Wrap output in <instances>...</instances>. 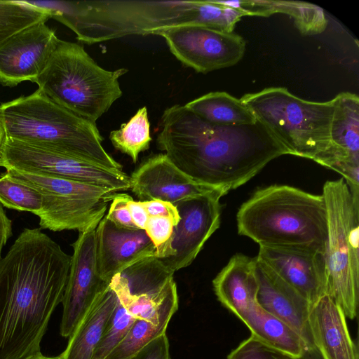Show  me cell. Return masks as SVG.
Instances as JSON below:
<instances>
[{
    "instance_id": "1",
    "label": "cell",
    "mask_w": 359,
    "mask_h": 359,
    "mask_svg": "<svg viewBox=\"0 0 359 359\" xmlns=\"http://www.w3.org/2000/svg\"><path fill=\"white\" fill-rule=\"evenodd\" d=\"M70 264L71 256L40 228H25L0 259V359L40 351Z\"/></svg>"
},
{
    "instance_id": "2",
    "label": "cell",
    "mask_w": 359,
    "mask_h": 359,
    "mask_svg": "<svg viewBox=\"0 0 359 359\" xmlns=\"http://www.w3.org/2000/svg\"><path fill=\"white\" fill-rule=\"evenodd\" d=\"M158 148L197 182L226 194L248 182L287 149L257 120L240 126L211 124L175 104L161 119Z\"/></svg>"
},
{
    "instance_id": "3",
    "label": "cell",
    "mask_w": 359,
    "mask_h": 359,
    "mask_svg": "<svg viewBox=\"0 0 359 359\" xmlns=\"http://www.w3.org/2000/svg\"><path fill=\"white\" fill-rule=\"evenodd\" d=\"M236 222L238 233L259 246L306 248L326 255L327 217L323 195L271 185L241 205Z\"/></svg>"
},
{
    "instance_id": "4",
    "label": "cell",
    "mask_w": 359,
    "mask_h": 359,
    "mask_svg": "<svg viewBox=\"0 0 359 359\" xmlns=\"http://www.w3.org/2000/svg\"><path fill=\"white\" fill-rule=\"evenodd\" d=\"M53 18L72 30L76 39L92 44L129 35H156L187 25L206 27L209 15L204 1H97L60 3Z\"/></svg>"
},
{
    "instance_id": "5",
    "label": "cell",
    "mask_w": 359,
    "mask_h": 359,
    "mask_svg": "<svg viewBox=\"0 0 359 359\" xmlns=\"http://www.w3.org/2000/svg\"><path fill=\"white\" fill-rule=\"evenodd\" d=\"M7 138L36 144L110 170L123 166L102 146L95 123L59 105L41 91L0 104Z\"/></svg>"
},
{
    "instance_id": "6",
    "label": "cell",
    "mask_w": 359,
    "mask_h": 359,
    "mask_svg": "<svg viewBox=\"0 0 359 359\" xmlns=\"http://www.w3.org/2000/svg\"><path fill=\"white\" fill-rule=\"evenodd\" d=\"M127 72L104 69L82 46L60 39L34 83L59 105L96 123L122 96L118 79Z\"/></svg>"
},
{
    "instance_id": "7",
    "label": "cell",
    "mask_w": 359,
    "mask_h": 359,
    "mask_svg": "<svg viewBox=\"0 0 359 359\" xmlns=\"http://www.w3.org/2000/svg\"><path fill=\"white\" fill-rule=\"evenodd\" d=\"M241 101L287 149L289 154L316 161L330 145L335 101L302 99L283 87L244 95Z\"/></svg>"
},
{
    "instance_id": "8",
    "label": "cell",
    "mask_w": 359,
    "mask_h": 359,
    "mask_svg": "<svg viewBox=\"0 0 359 359\" xmlns=\"http://www.w3.org/2000/svg\"><path fill=\"white\" fill-rule=\"evenodd\" d=\"M322 195L327 217V294L353 320L359 297V198L343 177L327 181Z\"/></svg>"
},
{
    "instance_id": "9",
    "label": "cell",
    "mask_w": 359,
    "mask_h": 359,
    "mask_svg": "<svg viewBox=\"0 0 359 359\" xmlns=\"http://www.w3.org/2000/svg\"><path fill=\"white\" fill-rule=\"evenodd\" d=\"M6 172L32 187L41 195V209L36 216L39 228L53 231L95 229L105 216L115 193L110 189L71 180L13 169Z\"/></svg>"
},
{
    "instance_id": "10",
    "label": "cell",
    "mask_w": 359,
    "mask_h": 359,
    "mask_svg": "<svg viewBox=\"0 0 359 359\" xmlns=\"http://www.w3.org/2000/svg\"><path fill=\"white\" fill-rule=\"evenodd\" d=\"M0 167L71 180L114 192L130 188V176L123 170H110L45 147L7 137L0 154Z\"/></svg>"
},
{
    "instance_id": "11",
    "label": "cell",
    "mask_w": 359,
    "mask_h": 359,
    "mask_svg": "<svg viewBox=\"0 0 359 359\" xmlns=\"http://www.w3.org/2000/svg\"><path fill=\"white\" fill-rule=\"evenodd\" d=\"M156 35L164 38L179 61L198 73L233 66L242 59L245 50V41L240 35L201 25L170 27Z\"/></svg>"
},
{
    "instance_id": "12",
    "label": "cell",
    "mask_w": 359,
    "mask_h": 359,
    "mask_svg": "<svg viewBox=\"0 0 359 359\" xmlns=\"http://www.w3.org/2000/svg\"><path fill=\"white\" fill-rule=\"evenodd\" d=\"M73 255L62 300L63 311L60 334L69 337L78 324L109 285L97 273L95 259V229L80 232L72 245Z\"/></svg>"
},
{
    "instance_id": "13",
    "label": "cell",
    "mask_w": 359,
    "mask_h": 359,
    "mask_svg": "<svg viewBox=\"0 0 359 359\" xmlns=\"http://www.w3.org/2000/svg\"><path fill=\"white\" fill-rule=\"evenodd\" d=\"M225 194L214 191L175 203L180 221L174 226L172 248L175 255L161 259L172 271L189 266L205 242L219 228V199Z\"/></svg>"
},
{
    "instance_id": "14",
    "label": "cell",
    "mask_w": 359,
    "mask_h": 359,
    "mask_svg": "<svg viewBox=\"0 0 359 359\" xmlns=\"http://www.w3.org/2000/svg\"><path fill=\"white\" fill-rule=\"evenodd\" d=\"M59 41L46 22L11 36L0 45V84L13 87L26 81L34 82Z\"/></svg>"
},
{
    "instance_id": "15",
    "label": "cell",
    "mask_w": 359,
    "mask_h": 359,
    "mask_svg": "<svg viewBox=\"0 0 359 359\" xmlns=\"http://www.w3.org/2000/svg\"><path fill=\"white\" fill-rule=\"evenodd\" d=\"M256 258L311 304L327 293L325 254L306 248L259 246Z\"/></svg>"
},
{
    "instance_id": "16",
    "label": "cell",
    "mask_w": 359,
    "mask_h": 359,
    "mask_svg": "<svg viewBox=\"0 0 359 359\" xmlns=\"http://www.w3.org/2000/svg\"><path fill=\"white\" fill-rule=\"evenodd\" d=\"M330 145L315 161L342 175L352 190L359 188V98L343 92L334 98Z\"/></svg>"
},
{
    "instance_id": "17",
    "label": "cell",
    "mask_w": 359,
    "mask_h": 359,
    "mask_svg": "<svg viewBox=\"0 0 359 359\" xmlns=\"http://www.w3.org/2000/svg\"><path fill=\"white\" fill-rule=\"evenodd\" d=\"M130 178V189L141 201L160 200L175 204L188 198L220 191L191 179L165 154L144 161Z\"/></svg>"
},
{
    "instance_id": "18",
    "label": "cell",
    "mask_w": 359,
    "mask_h": 359,
    "mask_svg": "<svg viewBox=\"0 0 359 359\" xmlns=\"http://www.w3.org/2000/svg\"><path fill=\"white\" fill-rule=\"evenodd\" d=\"M154 256L155 247L143 229L118 228L105 216L95 229L96 269L109 284L131 265Z\"/></svg>"
},
{
    "instance_id": "19",
    "label": "cell",
    "mask_w": 359,
    "mask_h": 359,
    "mask_svg": "<svg viewBox=\"0 0 359 359\" xmlns=\"http://www.w3.org/2000/svg\"><path fill=\"white\" fill-rule=\"evenodd\" d=\"M255 259L258 304L294 330L306 343L313 358L319 357L313 346L309 327L311 304L267 266Z\"/></svg>"
},
{
    "instance_id": "20",
    "label": "cell",
    "mask_w": 359,
    "mask_h": 359,
    "mask_svg": "<svg viewBox=\"0 0 359 359\" xmlns=\"http://www.w3.org/2000/svg\"><path fill=\"white\" fill-rule=\"evenodd\" d=\"M308 320L313 346L321 359H358L346 317L329 294L311 305Z\"/></svg>"
},
{
    "instance_id": "21",
    "label": "cell",
    "mask_w": 359,
    "mask_h": 359,
    "mask_svg": "<svg viewBox=\"0 0 359 359\" xmlns=\"http://www.w3.org/2000/svg\"><path fill=\"white\" fill-rule=\"evenodd\" d=\"M255 266V257L236 254L212 280L218 300L238 318L257 303Z\"/></svg>"
},
{
    "instance_id": "22",
    "label": "cell",
    "mask_w": 359,
    "mask_h": 359,
    "mask_svg": "<svg viewBox=\"0 0 359 359\" xmlns=\"http://www.w3.org/2000/svg\"><path fill=\"white\" fill-rule=\"evenodd\" d=\"M117 300L110 286L100 295L69 336L62 359H92Z\"/></svg>"
},
{
    "instance_id": "23",
    "label": "cell",
    "mask_w": 359,
    "mask_h": 359,
    "mask_svg": "<svg viewBox=\"0 0 359 359\" xmlns=\"http://www.w3.org/2000/svg\"><path fill=\"white\" fill-rule=\"evenodd\" d=\"M251 335L280 351L298 358H313L301 336L286 323L256 303L240 318Z\"/></svg>"
},
{
    "instance_id": "24",
    "label": "cell",
    "mask_w": 359,
    "mask_h": 359,
    "mask_svg": "<svg viewBox=\"0 0 359 359\" xmlns=\"http://www.w3.org/2000/svg\"><path fill=\"white\" fill-rule=\"evenodd\" d=\"M184 106L205 121L217 126H240L257 121L250 109L226 92H211Z\"/></svg>"
},
{
    "instance_id": "25",
    "label": "cell",
    "mask_w": 359,
    "mask_h": 359,
    "mask_svg": "<svg viewBox=\"0 0 359 359\" xmlns=\"http://www.w3.org/2000/svg\"><path fill=\"white\" fill-rule=\"evenodd\" d=\"M53 8L34 1H0V45L15 34L53 18Z\"/></svg>"
},
{
    "instance_id": "26",
    "label": "cell",
    "mask_w": 359,
    "mask_h": 359,
    "mask_svg": "<svg viewBox=\"0 0 359 359\" xmlns=\"http://www.w3.org/2000/svg\"><path fill=\"white\" fill-rule=\"evenodd\" d=\"M109 139L116 149L128 155L136 163L140 153L147 150L152 140L147 107L140 108L119 129L111 131Z\"/></svg>"
},
{
    "instance_id": "27",
    "label": "cell",
    "mask_w": 359,
    "mask_h": 359,
    "mask_svg": "<svg viewBox=\"0 0 359 359\" xmlns=\"http://www.w3.org/2000/svg\"><path fill=\"white\" fill-rule=\"evenodd\" d=\"M273 13H283L293 18L297 27L303 34L323 32L327 25L323 10L316 5L294 1H271Z\"/></svg>"
},
{
    "instance_id": "28",
    "label": "cell",
    "mask_w": 359,
    "mask_h": 359,
    "mask_svg": "<svg viewBox=\"0 0 359 359\" xmlns=\"http://www.w3.org/2000/svg\"><path fill=\"white\" fill-rule=\"evenodd\" d=\"M0 203L10 209L36 215L41 209L42 197L36 189L6 172L0 177Z\"/></svg>"
},
{
    "instance_id": "29",
    "label": "cell",
    "mask_w": 359,
    "mask_h": 359,
    "mask_svg": "<svg viewBox=\"0 0 359 359\" xmlns=\"http://www.w3.org/2000/svg\"><path fill=\"white\" fill-rule=\"evenodd\" d=\"M167 324L136 318L130 328L105 359H130L150 341L165 333Z\"/></svg>"
},
{
    "instance_id": "30",
    "label": "cell",
    "mask_w": 359,
    "mask_h": 359,
    "mask_svg": "<svg viewBox=\"0 0 359 359\" xmlns=\"http://www.w3.org/2000/svg\"><path fill=\"white\" fill-rule=\"evenodd\" d=\"M135 319L118 299L92 359H105L123 339Z\"/></svg>"
},
{
    "instance_id": "31",
    "label": "cell",
    "mask_w": 359,
    "mask_h": 359,
    "mask_svg": "<svg viewBox=\"0 0 359 359\" xmlns=\"http://www.w3.org/2000/svg\"><path fill=\"white\" fill-rule=\"evenodd\" d=\"M175 224L166 217H149L144 229L156 249V257L163 259L175 255L172 248Z\"/></svg>"
},
{
    "instance_id": "32",
    "label": "cell",
    "mask_w": 359,
    "mask_h": 359,
    "mask_svg": "<svg viewBox=\"0 0 359 359\" xmlns=\"http://www.w3.org/2000/svg\"><path fill=\"white\" fill-rule=\"evenodd\" d=\"M227 359H308L298 358L280 351L251 335L227 356Z\"/></svg>"
},
{
    "instance_id": "33",
    "label": "cell",
    "mask_w": 359,
    "mask_h": 359,
    "mask_svg": "<svg viewBox=\"0 0 359 359\" xmlns=\"http://www.w3.org/2000/svg\"><path fill=\"white\" fill-rule=\"evenodd\" d=\"M130 198L126 194L115 193L105 217L118 228L135 230L138 229L133 223L128 208Z\"/></svg>"
},
{
    "instance_id": "34",
    "label": "cell",
    "mask_w": 359,
    "mask_h": 359,
    "mask_svg": "<svg viewBox=\"0 0 359 359\" xmlns=\"http://www.w3.org/2000/svg\"><path fill=\"white\" fill-rule=\"evenodd\" d=\"M130 359H170L166 333L150 341Z\"/></svg>"
},
{
    "instance_id": "35",
    "label": "cell",
    "mask_w": 359,
    "mask_h": 359,
    "mask_svg": "<svg viewBox=\"0 0 359 359\" xmlns=\"http://www.w3.org/2000/svg\"><path fill=\"white\" fill-rule=\"evenodd\" d=\"M149 217H162L171 219L175 225L180 221V215L177 208L171 203L151 200L142 201Z\"/></svg>"
},
{
    "instance_id": "36",
    "label": "cell",
    "mask_w": 359,
    "mask_h": 359,
    "mask_svg": "<svg viewBox=\"0 0 359 359\" xmlns=\"http://www.w3.org/2000/svg\"><path fill=\"white\" fill-rule=\"evenodd\" d=\"M128 208L135 225L138 229L144 230L149 215L142 201H135L131 197L128 202Z\"/></svg>"
},
{
    "instance_id": "37",
    "label": "cell",
    "mask_w": 359,
    "mask_h": 359,
    "mask_svg": "<svg viewBox=\"0 0 359 359\" xmlns=\"http://www.w3.org/2000/svg\"><path fill=\"white\" fill-rule=\"evenodd\" d=\"M12 234V221L7 217L0 203V259L2 258V249Z\"/></svg>"
},
{
    "instance_id": "38",
    "label": "cell",
    "mask_w": 359,
    "mask_h": 359,
    "mask_svg": "<svg viewBox=\"0 0 359 359\" xmlns=\"http://www.w3.org/2000/svg\"><path fill=\"white\" fill-rule=\"evenodd\" d=\"M23 359H62L60 355L55 357H48L43 355L41 351L29 355Z\"/></svg>"
},
{
    "instance_id": "39",
    "label": "cell",
    "mask_w": 359,
    "mask_h": 359,
    "mask_svg": "<svg viewBox=\"0 0 359 359\" xmlns=\"http://www.w3.org/2000/svg\"><path fill=\"white\" fill-rule=\"evenodd\" d=\"M6 140V135L5 128L1 120V118L0 116V154L3 148V146L5 143V141Z\"/></svg>"
}]
</instances>
